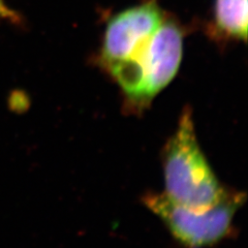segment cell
I'll use <instances>...</instances> for the list:
<instances>
[{"mask_svg": "<svg viewBox=\"0 0 248 248\" xmlns=\"http://www.w3.org/2000/svg\"><path fill=\"white\" fill-rule=\"evenodd\" d=\"M244 201V193L229 191L219 203L198 210L178 204L161 193H147L143 198L145 206L159 217L177 241L188 248L211 246L227 238Z\"/></svg>", "mask_w": 248, "mask_h": 248, "instance_id": "3", "label": "cell"}, {"mask_svg": "<svg viewBox=\"0 0 248 248\" xmlns=\"http://www.w3.org/2000/svg\"><path fill=\"white\" fill-rule=\"evenodd\" d=\"M248 0H216L214 11L215 32L221 36L246 41Z\"/></svg>", "mask_w": 248, "mask_h": 248, "instance_id": "5", "label": "cell"}, {"mask_svg": "<svg viewBox=\"0 0 248 248\" xmlns=\"http://www.w3.org/2000/svg\"><path fill=\"white\" fill-rule=\"evenodd\" d=\"M165 195L185 207L204 210L219 203L229 191L217 179L198 143L192 113L185 108L162 154Z\"/></svg>", "mask_w": 248, "mask_h": 248, "instance_id": "2", "label": "cell"}, {"mask_svg": "<svg viewBox=\"0 0 248 248\" xmlns=\"http://www.w3.org/2000/svg\"><path fill=\"white\" fill-rule=\"evenodd\" d=\"M166 15L155 1L130 7L108 23L99 55V63L106 71L130 57L144 41L152 35Z\"/></svg>", "mask_w": 248, "mask_h": 248, "instance_id": "4", "label": "cell"}, {"mask_svg": "<svg viewBox=\"0 0 248 248\" xmlns=\"http://www.w3.org/2000/svg\"><path fill=\"white\" fill-rule=\"evenodd\" d=\"M0 18L16 19V15L4 5L3 0H0Z\"/></svg>", "mask_w": 248, "mask_h": 248, "instance_id": "6", "label": "cell"}, {"mask_svg": "<svg viewBox=\"0 0 248 248\" xmlns=\"http://www.w3.org/2000/svg\"><path fill=\"white\" fill-rule=\"evenodd\" d=\"M182 54L183 31L174 19L166 17L133 55L107 71L121 88L125 108L135 113L148 108L174 79Z\"/></svg>", "mask_w": 248, "mask_h": 248, "instance_id": "1", "label": "cell"}]
</instances>
